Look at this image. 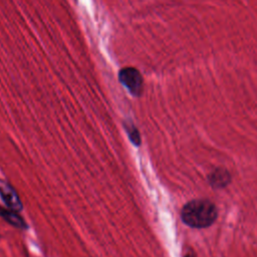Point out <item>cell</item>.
Listing matches in <instances>:
<instances>
[{"label": "cell", "instance_id": "obj_2", "mask_svg": "<svg viewBox=\"0 0 257 257\" xmlns=\"http://www.w3.org/2000/svg\"><path fill=\"white\" fill-rule=\"evenodd\" d=\"M119 81L135 95L140 96L143 92V77L138 69L134 67H124L119 71Z\"/></svg>", "mask_w": 257, "mask_h": 257}, {"label": "cell", "instance_id": "obj_7", "mask_svg": "<svg viewBox=\"0 0 257 257\" xmlns=\"http://www.w3.org/2000/svg\"><path fill=\"white\" fill-rule=\"evenodd\" d=\"M185 257H195V255L193 253H188Z\"/></svg>", "mask_w": 257, "mask_h": 257}, {"label": "cell", "instance_id": "obj_1", "mask_svg": "<svg viewBox=\"0 0 257 257\" xmlns=\"http://www.w3.org/2000/svg\"><path fill=\"white\" fill-rule=\"evenodd\" d=\"M218 216L216 206L203 199L188 202L181 211L183 222L192 228H206L211 226Z\"/></svg>", "mask_w": 257, "mask_h": 257}, {"label": "cell", "instance_id": "obj_5", "mask_svg": "<svg viewBox=\"0 0 257 257\" xmlns=\"http://www.w3.org/2000/svg\"><path fill=\"white\" fill-rule=\"evenodd\" d=\"M0 216L6 220L9 224L20 228V229H25L27 228L26 223L24 220L17 214L16 211H13L11 209H6V208H1L0 207Z\"/></svg>", "mask_w": 257, "mask_h": 257}, {"label": "cell", "instance_id": "obj_6", "mask_svg": "<svg viewBox=\"0 0 257 257\" xmlns=\"http://www.w3.org/2000/svg\"><path fill=\"white\" fill-rule=\"evenodd\" d=\"M124 127H125V131L128 135V138L131 140V142L136 145V146H140L141 144V138H140V135H139V132L138 130L134 126V124L132 123H124Z\"/></svg>", "mask_w": 257, "mask_h": 257}, {"label": "cell", "instance_id": "obj_3", "mask_svg": "<svg viewBox=\"0 0 257 257\" xmlns=\"http://www.w3.org/2000/svg\"><path fill=\"white\" fill-rule=\"evenodd\" d=\"M0 196L4 201L5 205L13 210V211H20L22 209V203L11 185L6 183L5 181L0 180Z\"/></svg>", "mask_w": 257, "mask_h": 257}, {"label": "cell", "instance_id": "obj_4", "mask_svg": "<svg viewBox=\"0 0 257 257\" xmlns=\"http://www.w3.org/2000/svg\"><path fill=\"white\" fill-rule=\"evenodd\" d=\"M208 180L213 188L222 189L225 188L231 182V175L227 170L217 168L209 175Z\"/></svg>", "mask_w": 257, "mask_h": 257}]
</instances>
